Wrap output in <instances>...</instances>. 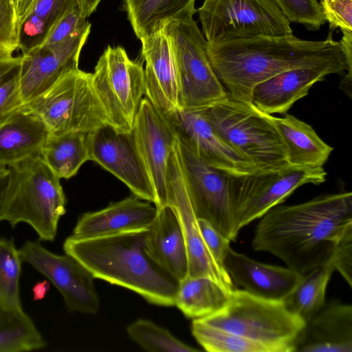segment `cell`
Masks as SVG:
<instances>
[{
	"mask_svg": "<svg viewBox=\"0 0 352 352\" xmlns=\"http://www.w3.org/2000/svg\"><path fill=\"white\" fill-rule=\"evenodd\" d=\"M191 332L197 342L210 352H270L263 344L192 319Z\"/></svg>",
	"mask_w": 352,
	"mask_h": 352,
	"instance_id": "obj_33",
	"label": "cell"
},
{
	"mask_svg": "<svg viewBox=\"0 0 352 352\" xmlns=\"http://www.w3.org/2000/svg\"><path fill=\"white\" fill-rule=\"evenodd\" d=\"M19 250L22 262L33 267L58 289L69 311L89 314L98 311L95 278L78 260L66 253H53L38 241H26Z\"/></svg>",
	"mask_w": 352,
	"mask_h": 352,
	"instance_id": "obj_13",
	"label": "cell"
},
{
	"mask_svg": "<svg viewBox=\"0 0 352 352\" xmlns=\"http://www.w3.org/2000/svg\"><path fill=\"white\" fill-rule=\"evenodd\" d=\"M195 0H124L123 8L140 40L173 21L192 17Z\"/></svg>",
	"mask_w": 352,
	"mask_h": 352,
	"instance_id": "obj_27",
	"label": "cell"
},
{
	"mask_svg": "<svg viewBox=\"0 0 352 352\" xmlns=\"http://www.w3.org/2000/svg\"><path fill=\"white\" fill-rule=\"evenodd\" d=\"M214 130L248 158L258 171L291 166L280 135L270 119L250 102L228 94L222 100L201 110Z\"/></svg>",
	"mask_w": 352,
	"mask_h": 352,
	"instance_id": "obj_6",
	"label": "cell"
},
{
	"mask_svg": "<svg viewBox=\"0 0 352 352\" xmlns=\"http://www.w3.org/2000/svg\"><path fill=\"white\" fill-rule=\"evenodd\" d=\"M21 56L0 52V123L23 105Z\"/></svg>",
	"mask_w": 352,
	"mask_h": 352,
	"instance_id": "obj_36",
	"label": "cell"
},
{
	"mask_svg": "<svg viewBox=\"0 0 352 352\" xmlns=\"http://www.w3.org/2000/svg\"><path fill=\"white\" fill-rule=\"evenodd\" d=\"M294 352H352V305H324L305 323Z\"/></svg>",
	"mask_w": 352,
	"mask_h": 352,
	"instance_id": "obj_23",
	"label": "cell"
},
{
	"mask_svg": "<svg viewBox=\"0 0 352 352\" xmlns=\"http://www.w3.org/2000/svg\"><path fill=\"white\" fill-rule=\"evenodd\" d=\"M10 170L8 168H0V212L9 182Z\"/></svg>",
	"mask_w": 352,
	"mask_h": 352,
	"instance_id": "obj_46",
	"label": "cell"
},
{
	"mask_svg": "<svg viewBox=\"0 0 352 352\" xmlns=\"http://www.w3.org/2000/svg\"><path fill=\"white\" fill-rule=\"evenodd\" d=\"M270 115L283 142L289 166L322 167L333 148L324 142L307 123L292 115Z\"/></svg>",
	"mask_w": 352,
	"mask_h": 352,
	"instance_id": "obj_26",
	"label": "cell"
},
{
	"mask_svg": "<svg viewBox=\"0 0 352 352\" xmlns=\"http://www.w3.org/2000/svg\"><path fill=\"white\" fill-rule=\"evenodd\" d=\"M126 332L144 350L152 352H194L199 350L175 338L153 322L138 319L131 323Z\"/></svg>",
	"mask_w": 352,
	"mask_h": 352,
	"instance_id": "obj_35",
	"label": "cell"
},
{
	"mask_svg": "<svg viewBox=\"0 0 352 352\" xmlns=\"http://www.w3.org/2000/svg\"><path fill=\"white\" fill-rule=\"evenodd\" d=\"M46 341L23 309L0 305V352L40 350Z\"/></svg>",
	"mask_w": 352,
	"mask_h": 352,
	"instance_id": "obj_32",
	"label": "cell"
},
{
	"mask_svg": "<svg viewBox=\"0 0 352 352\" xmlns=\"http://www.w3.org/2000/svg\"><path fill=\"white\" fill-rule=\"evenodd\" d=\"M200 319L261 343L270 352H294V342L305 324L283 300L261 298L235 288L220 310Z\"/></svg>",
	"mask_w": 352,
	"mask_h": 352,
	"instance_id": "obj_5",
	"label": "cell"
},
{
	"mask_svg": "<svg viewBox=\"0 0 352 352\" xmlns=\"http://www.w3.org/2000/svg\"><path fill=\"white\" fill-rule=\"evenodd\" d=\"M23 262L13 239L0 236V305L23 309L19 279Z\"/></svg>",
	"mask_w": 352,
	"mask_h": 352,
	"instance_id": "obj_34",
	"label": "cell"
},
{
	"mask_svg": "<svg viewBox=\"0 0 352 352\" xmlns=\"http://www.w3.org/2000/svg\"><path fill=\"white\" fill-rule=\"evenodd\" d=\"M333 271L328 263L302 275L299 283L283 299L285 307L305 323L308 322L325 305L326 289Z\"/></svg>",
	"mask_w": 352,
	"mask_h": 352,
	"instance_id": "obj_30",
	"label": "cell"
},
{
	"mask_svg": "<svg viewBox=\"0 0 352 352\" xmlns=\"http://www.w3.org/2000/svg\"><path fill=\"white\" fill-rule=\"evenodd\" d=\"M207 55L228 94L250 102L258 83L284 71L302 67H331L352 78L340 48L331 34L323 41H307L293 34L256 37L208 44Z\"/></svg>",
	"mask_w": 352,
	"mask_h": 352,
	"instance_id": "obj_2",
	"label": "cell"
},
{
	"mask_svg": "<svg viewBox=\"0 0 352 352\" xmlns=\"http://www.w3.org/2000/svg\"><path fill=\"white\" fill-rule=\"evenodd\" d=\"M202 239L214 259L221 266L231 241L208 221L197 218Z\"/></svg>",
	"mask_w": 352,
	"mask_h": 352,
	"instance_id": "obj_42",
	"label": "cell"
},
{
	"mask_svg": "<svg viewBox=\"0 0 352 352\" xmlns=\"http://www.w3.org/2000/svg\"><path fill=\"white\" fill-rule=\"evenodd\" d=\"M164 29L173 50L179 78V107L204 110L228 95L209 61L207 41L193 17L173 21Z\"/></svg>",
	"mask_w": 352,
	"mask_h": 352,
	"instance_id": "obj_8",
	"label": "cell"
},
{
	"mask_svg": "<svg viewBox=\"0 0 352 352\" xmlns=\"http://www.w3.org/2000/svg\"><path fill=\"white\" fill-rule=\"evenodd\" d=\"M90 30L58 44L22 52L21 91L23 105L45 92L65 74L78 68L80 54Z\"/></svg>",
	"mask_w": 352,
	"mask_h": 352,
	"instance_id": "obj_17",
	"label": "cell"
},
{
	"mask_svg": "<svg viewBox=\"0 0 352 352\" xmlns=\"http://www.w3.org/2000/svg\"><path fill=\"white\" fill-rule=\"evenodd\" d=\"M146 63L145 96L163 113L179 107V78L173 47L164 28L140 39Z\"/></svg>",
	"mask_w": 352,
	"mask_h": 352,
	"instance_id": "obj_19",
	"label": "cell"
},
{
	"mask_svg": "<svg viewBox=\"0 0 352 352\" xmlns=\"http://www.w3.org/2000/svg\"><path fill=\"white\" fill-rule=\"evenodd\" d=\"M170 158L182 181L197 218L210 222L231 241L238 236L233 223L230 177L209 166L177 139Z\"/></svg>",
	"mask_w": 352,
	"mask_h": 352,
	"instance_id": "obj_12",
	"label": "cell"
},
{
	"mask_svg": "<svg viewBox=\"0 0 352 352\" xmlns=\"http://www.w3.org/2000/svg\"><path fill=\"white\" fill-rule=\"evenodd\" d=\"M50 289V282L48 280L37 282L33 287L34 300H43L47 294Z\"/></svg>",
	"mask_w": 352,
	"mask_h": 352,
	"instance_id": "obj_45",
	"label": "cell"
},
{
	"mask_svg": "<svg viewBox=\"0 0 352 352\" xmlns=\"http://www.w3.org/2000/svg\"><path fill=\"white\" fill-rule=\"evenodd\" d=\"M290 22L318 30L326 22L318 0H272Z\"/></svg>",
	"mask_w": 352,
	"mask_h": 352,
	"instance_id": "obj_37",
	"label": "cell"
},
{
	"mask_svg": "<svg viewBox=\"0 0 352 352\" xmlns=\"http://www.w3.org/2000/svg\"><path fill=\"white\" fill-rule=\"evenodd\" d=\"M326 177L322 167L296 166L230 176V204L236 231L239 233L241 228L261 218L298 187L322 184Z\"/></svg>",
	"mask_w": 352,
	"mask_h": 352,
	"instance_id": "obj_10",
	"label": "cell"
},
{
	"mask_svg": "<svg viewBox=\"0 0 352 352\" xmlns=\"http://www.w3.org/2000/svg\"><path fill=\"white\" fill-rule=\"evenodd\" d=\"M91 80L111 126L131 132L145 95L142 65L131 60L123 47L108 46L91 73Z\"/></svg>",
	"mask_w": 352,
	"mask_h": 352,
	"instance_id": "obj_11",
	"label": "cell"
},
{
	"mask_svg": "<svg viewBox=\"0 0 352 352\" xmlns=\"http://www.w3.org/2000/svg\"><path fill=\"white\" fill-rule=\"evenodd\" d=\"M197 12L208 44L293 34L290 22L272 0H204Z\"/></svg>",
	"mask_w": 352,
	"mask_h": 352,
	"instance_id": "obj_9",
	"label": "cell"
},
{
	"mask_svg": "<svg viewBox=\"0 0 352 352\" xmlns=\"http://www.w3.org/2000/svg\"><path fill=\"white\" fill-rule=\"evenodd\" d=\"M222 265L234 284L251 294L270 300H283L302 276L289 267L256 261L230 247Z\"/></svg>",
	"mask_w": 352,
	"mask_h": 352,
	"instance_id": "obj_20",
	"label": "cell"
},
{
	"mask_svg": "<svg viewBox=\"0 0 352 352\" xmlns=\"http://www.w3.org/2000/svg\"><path fill=\"white\" fill-rule=\"evenodd\" d=\"M22 107L38 116L51 134H87L111 125L93 86L91 73L78 68L65 74L45 92Z\"/></svg>",
	"mask_w": 352,
	"mask_h": 352,
	"instance_id": "obj_7",
	"label": "cell"
},
{
	"mask_svg": "<svg viewBox=\"0 0 352 352\" xmlns=\"http://www.w3.org/2000/svg\"><path fill=\"white\" fill-rule=\"evenodd\" d=\"M146 230L91 238L71 235L65 239L63 250L95 278L130 289L149 303L174 306L179 282L148 253Z\"/></svg>",
	"mask_w": 352,
	"mask_h": 352,
	"instance_id": "obj_3",
	"label": "cell"
},
{
	"mask_svg": "<svg viewBox=\"0 0 352 352\" xmlns=\"http://www.w3.org/2000/svg\"><path fill=\"white\" fill-rule=\"evenodd\" d=\"M89 160L122 181L142 199L155 204V195L132 132L103 126L87 134Z\"/></svg>",
	"mask_w": 352,
	"mask_h": 352,
	"instance_id": "obj_14",
	"label": "cell"
},
{
	"mask_svg": "<svg viewBox=\"0 0 352 352\" xmlns=\"http://www.w3.org/2000/svg\"><path fill=\"white\" fill-rule=\"evenodd\" d=\"M157 209L151 202L133 195L110 203L107 207L79 217L72 236L91 238L148 229Z\"/></svg>",
	"mask_w": 352,
	"mask_h": 352,
	"instance_id": "obj_21",
	"label": "cell"
},
{
	"mask_svg": "<svg viewBox=\"0 0 352 352\" xmlns=\"http://www.w3.org/2000/svg\"><path fill=\"white\" fill-rule=\"evenodd\" d=\"M19 25L14 0H0V52L19 49Z\"/></svg>",
	"mask_w": 352,
	"mask_h": 352,
	"instance_id": "obj_39",
	"label": "cell"
},
{
	"mask_svg": "<svg viewBox=\"0 0 352 352\" xmlns=\"http://www.w3.org/2000/svg\"><path fill=\"white\" fill-rule=\"evenodd\" d=\"M78 6L80 14L87 18L97 8L98 4L102 0H77Z\"/></svg>",
	"mask_w": 352,
	"mask_h": 352,
	"instance_id": "obj_44",
	"label": "cell"
},
{
	"mask_svg": "<svg viewBox=\"0 0 352 352\" xmlns=\"http://www.w3.org/2000/svg\"><path fill=\"white\" fill-rule=\"evenodd\" d=\"M230 294L208 277L187 276L179 282L175 305L188 318H201L220 310Z\"/></svg>",
	"mask_w": 352,
	"mask_h": 352,
	"instance_id": "obj_28",
	"label": "cell"
},
{
	"mask_svg": "<svg viewBox=\"0 0 352 352\" xmlns=\"http://www.w3.org/2000/svg\"><path fill=\"white\" fill-rule=\"evenodd\" d=\"M164 114L178 140L206 164L231 177L258 171L214 130L201 111L177 109Z\"/></svg>",
	"mask_w": 352,
	"mask_h": 352,
	"instance_id": "obj_15",
	"label": "cell"
},
{
	"mask_svg": "<svg viewBox=\"0 0 352 352\" xmlns=\"http://www.w3.org/2000/svg\"><path fill=\"white\" fill-rule=\"evenodd\" d=\"M261 218L253 250L272 254L305 275L329 263L336 243L352 225V193L325 194L299 204H278Z\"/></svg>",
	"mask_w": 352,
	"mask_h": 352,
	"instance_id": "obj_1",
	"label": "cell"
},
{
	"mask_svg": "<svg viewBox=\"0 0 352 352\" xmlns=\"http://www.w3.org/2000/svg\"><path fill=\"white\" fill-rule=\"evenodd\" d=\"M342 36L339 43L349 71L352 74V32L342 31Z\"/></svg>",
	"mask_w": 352,
	"mask_h": 352,
	"instance_id": "obj_43",
	"label": "cell"
},
{
	"mask_svg": "<svg viewBox=\"0 0 352 352\" xmlns=\"http://www.w3.org/2000/svg\"><path fill=\"white\" fill-rule=\"evenodd\" d=\"M329 74H338L331 67H302L280 72L256 85L250 103L260 111L272 115L285 113L316 82Z\"/></svg>",
	"mask_w": 352,
	"mask_h": 352,
	"instance_id": "obj_22",
	"label": "cell"
},
{
	"mask_svg": "<svg viewBox=\"0 0 352 352\" xmlns=\"http://www.w3.org/2000/svg\"><path fill=\"white\" fill-rule=\"evenodd\" d=\"M320 4L330 30L352 32V0H321Z\"/></svg>",
	"mask_w": 352,
	"mask_h": 352,
	"instance_id": "obj_40",
	"label": "cell"
},
{
	"mask_svg": "<svg viewBox=\"0 0 352 352\" xmlns=\"http://www.w3.org/2000/svg\"><path fill=\"white\" fill-rule=\"evenodd\" d=\"M77 0H36L19 27V49L22 52L39 47L56 23Z\"/></svg>",
	"mask_w": 352,
	"mask_h": 352,
	"instance_id": "obj_31",
	"label": "cell"
},
{
	"mask_svg": "<svg viewBox=\"0 0 352 352\" xmlns=\"http://www.w3.org/2000/svg\"><path fill=\"white\" fill-rule=\"evenodd\" d=\"M9 182L0 212V222L12 228L31 226L39 239L54 241L58 221L66 212V197L58 178L41 155L8 167Z\"/></svg>",
	"mask_w": 352,
	"mask_h": 352,
	"instance_id": "obj_4",
	"label": "cell"
},
{
	"mask_svg": "<svg viewBox=\"0 0 352 352\" xmlns=\"http://www.w3.org/2000/svg\"><path fill=\"white\" fill-rule=\"evenodd\" d=\"M146 166L156 208L168 204L169 159L177 140L170 123L147 98H143L131 131Z\"/></svg>",
	"mask_w": 352,
	"mask_h": 352,
	"instance_id": "obj_16",
	"label": "cell"
},
{
	"mask_svg": "<svg viewBox=\"0 0 352 352\" xmlns=\"http://www.w3.org/2000/svg\"><path fill=\"white\" fill-rule=\"evenodd\" d=\"M152 225L145 233V243L151 258L178 282L188 276L186 242L178 217L169 205L157 208Z\"/></svg>",
	"mask_w": 352,
	"mask_h": 352,
	"instance_id": "obj_24",
	"label": "cell"
},
{
	"mask_svg": "<svg viewBox=\"0 0 352 352\" xmlns=\"http://www.w3.org/2000/svg\"><path fill=\"white\" fill-rule=\"evenodd\" d=\"M175 211L184 236L190 277L206 276L231 292L234 289L229 274L208 250L197 224L182 181L170 157L168 174V204Z\"/></svg>",
	"mask_w": 352,
	"mask_h": 352,
	"instance_id": "obj_18",
	"label": "cell"
},
{
	"mask_svg": "<svg viewBox=\"0 0 352 352\" xmlns=\"http://www.w3.org/2000/svg\"><path fill=\"white\" fill-rule=\"evenodd\" d=\"M14 1L15 2V1H16V0H14Z\"/></svg>",
	"mask_w": 352,
	"mask_h": 352,
	"instance_id": "obj_47",
	"label": "cell"
},
{
	"mask_svg": "<svg viewBox=\"0 0 352 352\" xmlns=\"http://www.w3.org/2000/svg\"><path fill=\"white\" fill-rule=\"evenodd\" d=\"M41 157L58 178H71L89 160L87 133H49L41 150Z\"/></svg>",
	"mask_w": 352,
	"mask_h": 352,
	"instance_id": "obj_29",
	"label": "cell"
},
{
	"mask_svg": "<svg viewBox=\"0 0 352 352\" xmlns=\"http://www.w3.org/2000/svg\"><path fill=\"white\" fill-rule=\"evenodd\" d=\"M352 287V225L344 232L336 243L329 263Z\"/></svg>",
	"mask_w": 352,
	"mask_h": 352,
	"instance_id": "obj_41",
	"label": "cell"
},
{
	"mask_svg": "<svg viewBox=\"0 0 352 352\" xmlns=\"http://www.w3.org/2000/svg\"><path fill=\"white\" fill-rule=\"evenodd\" d=\"M48 129L36 115L23 107L0 123V168L41 155Z\"/></svg>",
	"mask_w": 352,
	"mask_h": 352,
	"instance_id": "obj_25",
	"label": "cell"
},
{
	"mask_svg": "<svg viewBox=\"0 0 352 352\" xmlns=\"http://www.w3.org/2000/svg\"><path fill=\"white\" fill-rule=\"evenodd\" d=\"M86 19L80 14L78 6L69 10L53 26L40 46L60 43L90 29L91 23Z\"/></svg>",
	"mask_w": 352,
	"mask_h": 352,
	"instance_id": "obj_38",
	"label": "cell"
}]
</instances>
